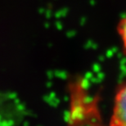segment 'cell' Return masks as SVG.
I'll return each mask as SVG.
<instances>
[{"label":"cell","mask_w":126,"mask_h":126,"mask_svg":"<svg viewBox=\"0 0 126 126\" xmlns=\"http://www.w3.org/2000/svg\"><path fill=\"white\" fill-rule=\"evenodd\" d=\"M109 125L126 126V79L120 83L115 93Z\"/></svg>","instance_id":"obj_1"},{"label":"cell","mask_w":126,"mask_h":126,"mask_svg":"<svg viewBox=\"0 0 126 126\" xmlns=\"http://www.w3.org/2000/svg\"><path fill=\"white\" fill-rule=\"evenodd\" d=\"M117 33L120 39L122 48L126 56V15L120 20L117 26Z\"/></svg>","instance_id":"obj_2"}]
</instances>
